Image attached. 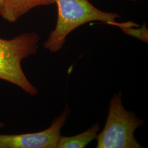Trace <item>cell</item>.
<instances>
[{
  "label": "cell",
  "instance_id": "obj_1",
  "mask_svg": "<svg viewBox=\"0 0 148 148\" xmlns=\"http://www.w3.org/2000/svg\"><path fill=\"white\" fill-rule=\"evenodd\" d=\"M58 16L55 29L50 33L43 47L52 53L62 49L66 37L77 27L91 21L113 25L120 17L117 13L97 8L88 0H54Z\"/></svg>",
  "mask_w": 148,
  "mask_h": 148
},
{
  "label": "cell",
  "instance_id": "obj_2",
  "mask_svg": "<svg viewBox=\"0 0 148 148\" xmlns=\"http://www.w3.org/2000/svg\"><path fill=\"white\" fill-rule=\"evenodd\" d=\"M40 36L25 32L12 40L0 38V79L16 85L32 96L38 93L24 73L21 62L37 52Z\"/></svg>",
  "mask_w": 148,
  "mask_h": 148
},
{
  "label": "cell",
  "instance_id": "obj_3",
  "mask_svg": "<svg viewBox=\"0 0 148 148\" xmlns=\"http://www.w3.org/2000/svg\"><path fill=\"white\" fill-rule=\"evenodd\" d=\"M121 92L114 94L109 103L106 121L97 134V148H141L134 136V131L144 122L132 111H127L122 103Z\"/></svg>",
  "mask_w": 148,
  "mask_h": 148
},
{
  "label": "cell",
  "instance_id": "obj_4",
  "mask_svg": "<svg viewBox=\"0 0 148 148\" xmlns=\"http://www.w3.org/2000/svg\"><path fill=\"white\" fill-rule=\"evenodd\" d=\"M52 143L53 134L48 128L38 132L0 134V148H48Z\"/></svg>",
  "mask_w": 148,
  "mask_h": 148
},
{
  "label": "cell",
  "instance_id": "obj_5",
  "mask_svg": "<svg viewBox=\"0 0 148 148\" xmlns=\"http://www.w3.org/2000/svg\"><path fill=\"white\" fill-rule=\"evenodd\" d=\"M55 3L54 0H4L2 18L14 23L34 8Z\"/></svg>",
  "mask_w": 148,
  "mask_h": 148
},
{
  "label": "cell",
  "instance_id": "obj_6",
  "mask_svg": "<svg viewBox=\"0 0 148 148\" xmlns=\"http://www.w3.org/2000/svg\"><path fill=\"white\" fill-rule=\"evenodd\" d=\"M99 124L95 123L84 132L71 137L60 136L57 148H84L95 139Z\"/></svg>",
  "mask_w": 148,
  "mask_h": 148
},
{
  "label": "cell",
  "instance_id": "obj_7",
  "mask_svg": "<svg viewBox=\"0 0 148 148\" xmlns=\"http://www.w3.org/2000/svg\"><path fill=\"white\" fill-rule=\"evenodd\" d=\"M114 26L119 27L123 33L128 36L136 37L144 42H148V29L145 24L140 26L137 24L127 21L124 23L116 22Z\"/></svg>",
  "mask_w": 148,
  "mask_h": 148
},
{
  "label": "cell",
  "instance_id": "obj_8",
  "mask_svg": "<svg viewBox=\"0 0 148 148\" xmlns=\"http://www.w3.org/2000/svg\"><path fill=\"white\" fill-rule=\"evenodd\" d=\"M3 5H4V0H0V16H1L3 14Z\"/></svg>",
  "mask_w": 148,
  "mask_h": 148
},
{
  "label": "cell",
  "instance_id": "obj_9",
  "mask_svg": "<svg viewBox=\"0 0 148 148\" xmlns=\"http://www.w3.org/2000/svg\"><path fill=\"white\" fill-rule=\"evenodd\" d=\"M3 126H4V124L0 122V128H2V127H3Z\"/></svg>",
  "mask_w": 148,
  "mask_h": 148
},
{
  "label": "cell",
  "instance_id": "obj_10",
  "mask_svg": "<svg viewBox=\"0 0 148 148\" xmlns=\"http://www.w3.org/2000/svg\"><path fill=\"white\" fill-rule=\"evenodd\" d=\"M132 1H136V0H132Z\"/></svg>",
  "mask_w": 148,
  "mask_h": 148
}]
</instances>
